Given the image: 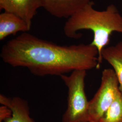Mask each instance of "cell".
<instances>
[{
    "label": "cell",
    "mask_w": 122,
    "mask_h": 122,
    "mask_svg": "<svg viewBox=\"0 0 122 122\" xmlns=\"http://www.w3.org/2000/svg\"><path fill=\"white\" fill-rule=\"evenodd\" d=\"M0 56L5 63L26 68L38 76H60L75 70L100 67L97 49L91 44L62 46L27 32L3 45Z\"/></svg>",
    "instance_id": "1"
},
{
    "label": "cell",
    "mask_w": 122,
    "mask_h": 122,
    "mask_svg": "<svg viewBox=\"0 0 122 122\" xmlns=\"http://www.w3.org/2000/svg\"><path fill=\"white\" fill-rule=\"evenodd\" d=\"M94 5L91 1L69 18L63 30L67 37L72 39L81 37L77 33L79 31H92L94 38L91 44L97 49L100 66L103 60L102 52L109 44L110 35L114 32L122 34V15L114 5H110L102 11L95 9Z\"/></svg>",
    "instance_id": "2"
},
{
    "label": "cell",
    "mask_w": 122,
    "mask_h": 122,
    "mask_svg": "<svg viewBox=\"0 0 122 122\" xmlns=\"http://www.w3.org/2000/svg\"><path fill=\"white\" fill-rule=\"evenodd\" d=\"M86 70H75L60 76L68 89L67 108L62 122H89V101L85 90Z\"/></svg>",
    "instance_id": "3"
},
{
    "label": "cell",
    "mask_w": 122,
    "mask_h": 122,
    "mask_svg": "<svg viewBox=\"0 0 122 122\" xmlns=\"http://www.w3.org/2000/svg\"><path fill=\"white\" fill-rule=\"evenodd\" d=\"M120 92L119 82L114 71L111 68L104 69L102 73L100 86L89 101V121L100 122Z\"/></svg>",
    "instance_id": "4"
},
{
    "label": "cell",
    "mask_w": 122,
    "mask_h": 122,
    "mask_svg": "<svg viewBox=\"0 0 122 122\" xmlns=\"http://www.w3.org/2000/svg\"><path fill=\"white\" fill-rule=\"evenodd\" d=\"M40 7H42L41 0H0L1 10L20 18L30 29L32 20Z\"/></svg>",
    "instance_id": "5"
},
{
    "label": "cell",
    "mask_w": 122,
    "mask_h": 122,
    "mask_svg": "<svg viewBox=\"0 0 122 122\" xmlns=\"http://www.w3.org/2000/svg\"><path fill=\"white\" fill-rule=\"evenodd\" d=\"M42 7L59 18H69L91 1V0H41Z\"/></svg>",
    "instance_id": "6"
},
{
    "label": "cell",
    "mask_w": 122,
    "mask_h": 122,
    "mask_svg": "<svg viewBox=\"0 0 122 122\" xmlns=\"http://www.w3.org/2000/svg\"><path fill=\"white\" fill-rule=\"evenodd\" d=\"M0 103L11 110V116L4 122H35L30 116V107L26 100L19 97L9 98L1 94Z\"/></svg>",
    "instance_id": "7"
},
{
    "label": "cell",
    "mask_w": 122,
    "mask_h": 122,
    "mask_svg": "<svg viewBox=\"0 0 122 122\" xmlns=\"http://www.w3.org/2000/svg\"><path fill=\"white\" fill-rule=\"evenodd\" d=\"M30 29L26 23L15 15L4 12L0 14V40L19 32H28Z\"/></svg>",
    "instance_id": "8"
},
{
    "label": "cell",
    "mask_w": 122,
    "mask_h": 122,
    "mask_svg": "<svg viewBox=\"0 0 122 122\" xmlns=\"http://www.w3.org/2000/svg\"><path fill=\"white\" fill-rule=\"evenodd\" d=\"M103 59L113 67L118 79L119 90L122 93V42L105 48L102 52Z\"/></svg>",
    "instance_id": "9"
},
{
    "label": "cell",
    "mask_w": 122,
    "mask_h": 122,
    "mask_svg": "<svg viewBox=\"0 0 122 122\" xmlns=\"http://www.w3.org/2000/svg\"><path fill=\"white\" fill-rule=\"evenodd\" d=\"M99 122H122V93H118L113 103Z\"/></svg>",
    "instance_id": "10"
},
{
    "label": "cell",
    "mask_w": 122,
    "mask_h": 122,
    "mask_svg": "<svg viewBox=\"0 0 122 122\" xmlns=\"http://www.w3.org/2000/svg\"><path fill=\"white\" fill-rule=\"evenodd\" d=\"M12 115L11 110L8 107L2 105L0 107V122H4Z\"/></svg>",
    "instance_id": "11"
},
{
    "label": "cell",
    "mask_w": 122,
    "mask_h": 122,
    "mask_svg": "<svg viewBox=\"0 0 122 122\" xmlns=\"http://www.w3.org/2000/svg\"><path fill=\"white\" fill-rule=\"evenodd\" d=\"M90 122V121H89V122Z\"/></svg>",
    "instance_id": "12"
}]
</instances>
